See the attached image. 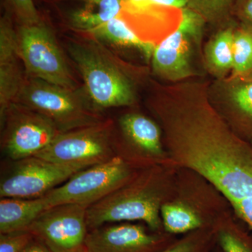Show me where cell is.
Masks as SVG:
<instances>
[{
	"instance_id": "1",
	"label": "cell",
	"mask_w": 252,
	"mask_h": 252,
	"mask_svg": "<svg viewBox=\"0 0 252 252\" xmlns=\"http://www.w3.org/2000/svg\"><path fill=\"white\" fill-rule=\"evenodd\" d=\"M203 85L156 88L149 101L170 145L232 204L252 196V154L209 102Z\"/></svg>"
},
{
	"instance_id": "2",
	"label": "cell",
	"mask_w": 252,
	"mask_h": 252,
	"mask_svg": "<svg viewBox=\"0 0 252 252\" xmlns=\"http://www.w3.org/2000/svg\"><path fill=\"white\" fill-rule=\"evenodd\" d=\"M70 37L66 49L86 91L99 110L130 107L137 101L133 71L94 36Z\"/></svg>"
},
{
	"instance_id": "3",
	"label": "cell",
	"mask_w": 252,
	"mask_h": 252,
	"mask_svg": "<svg viewBox=\"0 0 252 252\" xmlns=\"http://www.w3.org/2000/svg\"><path fill=\"white\" fill-rule=\"evenodd\" d=\"M15 102L45 116L61 132L94 125L106 119L84 86L63 87L26 74Z\"/></svg>"
},
{
	"instance_id": "4",
	"label": "cell",
	"mask_w": 252,
	"mask_h": 252,
	"mask_svg": "<svg viewBox=\"0 0 252 252\" xmlns=\"http://www.w3.org/2000/svg\"><path fill=\"white\" fill-rule=\"evenodd\" d=\"M154 172L130 179L87 209L89 230L117 222L142 220L152 229L160 225L162 198Z\"/></svg>"
},
{
	"instance_id": "5",
	"label": "cell",
	"mask_w": 252,
	"mask_h": 252,
	"mask_svg": "<svg viewBox=\"0 0 252 252\" xmlns=\"http://www.w3.org/2000/svg\"><path fill=\"white\" fill-rule=\"evenodd\" d=\"M182 11L178 28L157 44L151 59L154 74L173 82L198 75L199 64L204 63L201 42L206 21L189 8Z\"/></svg>"
},
{
	"instance_id": "6",
	"label": "cell",
	"mask_w": 252,
	"mask_h": 252,
	"mask_svg": "<svg viewBox=\"0 0 252 252\" xmlns=\"http://www.w3.org/2000/svg\"><path fill=\"white\" fill-rule=\"evenodd\" d=\"M116 126L110 119L81 128L60 133L34 157L85 169L117 157Z\"/></svg>"
},
{
	"instance_id": "7",
	"label": "cell",
	"mask_w": 252,
	"mask_h": 252,
	"mask_svg": "<svg viewBox=\"0 0 252 252\" xmlns=\"http://www.w3.org/2000/svg\"><path fill=\"white\" fill-rule=\"evenodd\" d=\"M16 38L26 75L63 87H77L52 31L44 21L18 26Z\"/></svg>"
},
{
	"instance_id": "8",
	"label": "cell",
	"mask_w": 252,
	"mask_h": 252,
	"mask_svg": "<svg viewBox=\"0 0 252 252\" xmlns=\"http://www.w3.org/2000/svg\"><path fill=\"white\" fill-rule=\"evenodd\" d=\"M131 168L128 162L116 157L77 172L41 198L46 209L63 204L89 207L128 182L133 177Z\"/></svg>"
},
{
	"instance_id": "9",
	"label": "cell",
	"mask_w": 252,
	"mask_h": 252,
	"mask_svg": "<svg viewBox=\"0 0 252 252\" xmlns=\"http://www.w3.org/2000/svg\"><path fill=\"white\" fill-rule=\"evenodd\" d=\"M1 151L13 161L34 157L61 133L45 116L14 102L0 119Z\"/></svg>"
},
{
	"instance_id": "10",
	"label": "cell",
	"mask_w": 252,
	"mask_h": 252,
	"mask_svg": "<svg viewBox=\"0 0 252 252\" xmlns=\"http://www.w3.org/2000/svg\"><path fill=\"white\" fill-rule=\"evenodd\" d=\"M14 162L10 171L0 182L1 198H41L77 172L84 170L79 167L55 163L36 157Z\"/></svg>"
},
{
	"instance_id": "11",
	"label": "cell",
	"mask_w": 252,
	"mask_h": 252,
	"mask_svg": "<svg viewBox=\"0 0 252 252\" xmlns=\"http://www.w3.org/2000/svg\"><path fill=\"white\" fill-rule=\"evenodd\" d=\"M86 205L63 204L41 212L28 231L52 252H79L84 250L89 228Z\"/></svg>"
},
{
	"instance_id": "12",
	"label": "cell",
	"mask_w": 252,
	"mask_h": 252,
	"mask_svg": "<svg viewBox=\"0 0 252 252\" xmlns=\"http://www.w3.org/2000/svg\"><path fill=\"white\" fill-rule=\"evenodd\" d=\"M21 64L14 18L6 11L0 20V119L22 89L26 72Z\"/></svg>"
},
{
	"instance_id": "13",
	"label": "cell",
	"mask_w": 252,
	"mask_h": 252,
	"mask_svg": "<svg viewBox=\"0 0 252 252\" xmlns=\"http://www.w3.org/2000/svg\"><path fill=\"white\" fill-rule=\"evenodd\" d=\"M118 126L123 140H115L117 157H122L127 151L134 159L154 160L162 157L161 131L153 120L138 113H127L119 118Z\"/></svg>"
},
{
	"instance_id": "14",
	"label": "cell",
	"mask_w": 252,
	"mask_h": 252,
	"mask_svg": "<svg viewBox=\"0 0 252 252\" xmlns=\"http://www.w3.org/2000/svg\"><path fill=\"white\" fill-rule=\"evenodd\" d=\"M158 239L142 225L105 224L89 230L84 250L87 252H147Z\"/></svg>"
},
{
	"instance_id": "15",
	"label": "cell",
	"mask_w": 252,
	"mask_h": 252,
	"mask_svg": "<svg viewBox=\"0 0 252 252\" xmlns=\"http://www.w3.org/2000/svg\"><path fill=\"white\" fill-rule=\"evenodd\" d=\"M46 210L42 198H1L0 233L27 230L28 227Z\"/></svg>"
},
{
	"instance_id": "16",
	"label": "cell",
	"mask_w": 252,
	"mask_h": 252,
	"mask_svg": "<svg viewBox=\"0 0 252 252\" xmlns=\"http://www.w3.org/2000/svg\"><path fill=\"white\" fill-rule=\"evenodd\" d=\"M106 45L137 50L147 59H152L157 44L141 39L122 16L88 32Z\"/></svg>"
},
{
	"instance_id": "17",
	"label": "cell",
	"mask_w": 252,
	"mask_h": 252,
	"mask_svg": "<svg viewBox=\"0 0 252 252\" xmlns=\"http://www.w3.org/2000/svg\"><path fill=\"white\" fill-rule=\"evenodd\" d=\"M81 6L69 15V23L76 31L88 32L114 18L124 9L125 0H80Z\"/></svg>"
},
{
	"instance_id": "18",
	"label": "cell",
	"mask_w": 252,
	"mask_h": 252,
	"mask_svg": "<svg viewBox=\"0 0 252 252\" xmlns=\"http://www.w3.org/2000/svg\"><path fill=\"white\" fill-rule=\"evenodd\" d=\"M235 30L233 26L222 28L207 41L204 48V65L217 77H225L233 69Z\"/></svg>"
},
{
	"instance_id": "19",
	"label": "cell",
	"mask_w": 252,
	"mask_h": 252,
	"mask_svg": "<svg viewBox=\"0 0 252 252\" xmlns=\"http://www.w3.org/2000/svg\"><path fill=\"white\" fill-rule=\"evenodd\" d=\"M162 223L167 232L182 233L198 228L202 220L190 207L180 203H167L160 207Z\"/></svg>"
},
{
	"instance_id": "20",
	"label": "cell",
	"mask_w": 252,
	"mask_h": 252,
	"mask_svg": "<svg viewBox=\"0 0 252 252\" xmlns=\"http://www.w3.org/2000/svg\"><path fill=\"white\" fill-rule=\"evenodd\" d=\"M233 77L245 78L252 72V32L242 27L233 38Z\"/></svg>"
},
{
	"instance_id": "21",
	"label": "cell",
	"mask_w": 252,
	"mask_h": 252,
	"mask_svg": "<svg viewBox=\"0 0 252 252\" xmlns=\"http://www.w3.org/2000/svg\"><path fill=\"white\" fill-rule=\"evenodd\" d=\"M237 0H189L187 8L198 13L207 23L225 24L233 15Z\"/></svg>"
},
{
	"instance_id": "22",
	"label": "cell",
	"mask_w": 252,
	"mask_h": 252,
	"mask_svg": "<svg viewBox=\"0 0 252 252\" xmlns=\"http://www.w3.org/2000/svg\"><path fill=\"white\" fill-rule=\"evenodd\" d=\"M228 90L230 103L244 115L252 119V79L233 77Z\"/></svg>"
},
{
	"instance_id": "23",
	"label": "cell",
	"mask_w": 252,
	"mask_h": 252,
	"mask_svg": "<svg viewBox=\"0 0 252 252\" xmlns=\"http://www.w3.org/2000/svg\"><path fill=\"white\" fill-rule=\"evenodd\" d=\"M6 11L16 20L18 26H30L42 21L33 0H5Z\"/></svg>"
},
{
	"instance_id": "24",
	"label": "cell",
	"mask_w": 252,
	"mask_h": 252,
	"mask_svg": "<svg viewBox=\"0 0 252 252\" xmlns=\"http://www.w3.org/2000/svg\"><path fill=\"white\" fill-rule=\"evenodd\" d=\"M34 238L28 230L0 233V252H23Z\"/></svg>"
},
{
	"instance_id": "25",
	"label": "cell",
	"mask_w": 252,
	"mask_h": 252,
	"mask_svg": "<svg viewBox=\"0 0 252 252\" xmlns=\"http://www.w3.org/2000/svg\"><path fill=\"white\" fill-rule=\"evenodd\" d=\"M189 0H146L140 3L126 2L125 1V8L130 11H139L149 7V6H161V7H172L176 9H183L187 7Z\"/></svg>"
},
{
	"instance_id": "26",
	"label": "cell",
	"mask_w": 252,
	"mask_h": 252,
	"mask_svg": "<svg viewBox=\"0 0 252 252\" xmlns=\"http://www.w3.org/2000/svg\"><path fill=\"white\" fill-rule=\"evenodd\" d=\"M242 27L252 32V0H237L233 15Z\"/></svg>"
},
{
	"instance_id": "27",
	"label": "cell",
	"mask_w": 252,
	"mask_h": 252,
	"mask_svg": "<svg viewBox=\"0 0 252 252\" xmlns=\"http://www.w3.org/2000/svg\"><path fill=\"white\" fill-rule=\"evenodd\" d=\"M220 241L224 252H252L240 239L228 232L220 233Z\"/></svg>"
},
{
	"instance_id": "28",
	"label": "cell",
	"mask_w": 252,
	"mask_h": 252,
	"mask_svg": "<svg viewBox=\"0 0 252 252\" xmlns=\"http://www.w3.org/2000/svg\"><path fill=\"white\" fill-rule=\"evenodd\" d=\"M23 252H52L42 242L34 238Z\"/></svg>"
},
{
	"instance_id": "29",
	"label": "cell",
	"mask_w": 252,
	"mask_h": 252,
	"mask_svg": "<svg viewBox=\"0 0 252 252\" xmlns=\"http://www.w3.org/2000/svg\"><path fill=\"white\" fill-rule=\"evenodd\" d=\"M162 252H194V248L190 242H182Z\"/></svg>"
},
{
	"instance_id": "30",
	"label": "cell",
	"mask_w": 252,
	"mask_h": 252,
	"mask_svg": "<svg viewBox=\"0 0 252 252\" xmlns=\"http://www.w3.org/2000/svg\"><path fill=\"white\" fill-rule=\"evenodd\" d=\"M146 1V0H125L126 2L132 3V4H136V3H140L142 1Z\"/></svg>"
},
{
	"instance_id": "31",
	"label": "cell",
	"mask_w": 252,
	"mask_h": 252,
	"mask_svg": "<svg viewBox=\"0 0 252 252\" xmlns=\"http://www.w3.org/2000/svg\"><path fill=\"white\" fill-rule=\"evenodd\" d=\"M245 79H252V72L249 74L248 77H245Z\"/></svg>"
},
{
	"instance_id": "32",
	"label": "cell",
	"mask_w": 252,
	"mask_h": 252,
	"mask_svg": "<svg viewBox=\"0 0 252 252\" xmlns=\"http://www.w3.org/2000/svg\"><path fill=\"white\" fill-rule=\"evenodd\" d=\"M79 252H86V250H84H84H81V251Z\"/></svg>"
}]
</instances>
